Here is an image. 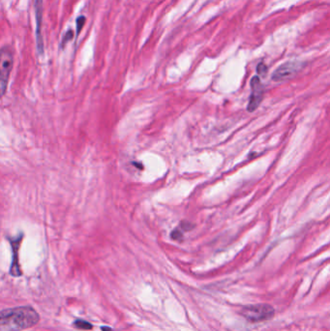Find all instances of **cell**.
Segmentation results:
<instances>
[{
  "mask_svg": "<svg viewBox=\"0 0 330 331\" xmlns=\"http://www.w3.org/2000/svg\"><path fill=\"white\" fill-rule=\"evenodd\" d=\"M39 320V314L32 307L4 309L0 313V331L25 330L34 326Z\"/></svg>",
  "mask_w": 330,
  "mask_h": 331,
  "instance_id": "obj_1",
  "label": "cell"
},
{
  "mask_svg": "<svg viewBox=\"0 0 330 331\" xmlns=\"http://www.w3.org/2000/svg\"><path fill=\"white\" fill-rule=\"evenodd\" d=\"M240 314L250 322H259L272 319L275 314V310L271 305L266 303L250 304L243 307Z\"/></svg>",
  "mask_w": 330,
  "mask_h": 331,
  "instance_id": "obj_2",
  "label": "cell"
},
{
  "mask_svg": "<svg viewBox=\"0 0 330 331\" xmlns=\"http://www.w3.org/2000/svg\"><path fill=\"white\" fill-rule=\"evenodd\" d=\"M0 86H1V93L2 96L5 95L7 86L9 83L10 75L12 72L13 64H14V55L12 49L8 46H4L1 49L0 52Z\"/></svg>",
  "mask_w": 330,
  "mask_h": 331,
  "instance_id": "obj_3",
  "label": "cell"
},
{
  "mask_svg": "<svg viewBox=\"0 0 330 331\" xmlns=\"http://www.w3.org/2000/svg\"><path fill=\"white\" fill-rule=\"evenodd\" d=\"M304 63L300 61H289L282 64L275 72L272 74V80L274 82H282L289 80L294 77L298 72L302 70L304 67Z\"/></svg>",
  "mask_w": 330,
  "mask_h": 331,
  "instance_id": "obj_4",
  "label": "cell"
},
{
  "mask_svg": "<svg viewBox=\"0 0 330 331\" xmlns=\"http://www.w3.org/2000/svg\"><path fill=\"white\" fill-rule=\"evenodd\" d=\"M251 87H252V94L250 96L249 104H248V110L254 111L257 110L263 97V87L260 83L259 78L256 76L251 81Z\"/></svg>",
  "mask_w": 330,
  "mask_h": 331,
  "instance_id": "obj_5",
  "label": "cell"
},
{
  "mask_svg": "<svg viewBox=\"0 0 330 331\" xmlns=\"http://www.w3.org/2000/svg\"><path fill=\"white\" fill-rule=\"evenodd\" d=\"M35 18H36V43L38 52L44 53V41L42 37V21H43V1L35 0Z\"/></svg>",
  "mask_w": 330,
  "mask_h": 331,
  "instance_id": "obj_6",
  "label": "cell"
},
{
  "mask_svg": "<svg viewBox=\"0 0 330 331\" xmlns=\"http://www.w3.org/2000/svg\"><path fill=\"white\" fill-rule=\"evenodd\" d=\"M23 236L21 235L19 238H15L14 240H11V245H12L13 249V261L12 266H11V270H10V273L13 276H21L22 275V271L20 269V264H19V258H18V253H19V247L21 244Z\"/></svg>",
  "mask_w": 330,
  "mask_h": 331,
  "instance_id": "obj_7",
  "label": "cell"
},
{
  "mask_svg": "<svg viewBox=\"0 0 330 331\" xmlns=\"http://www.w3.org/2000/svg\"><path fill=\"white\" fill-rule=\"evenodd\" d=\"M74 326L78 329H83V330H90L93 328V325L88 322V321H86L84 319H77L74 321Z\"/></svg>",
  "mask_w": 330,
  "mask_h": 331,
  "instance_id": "obj_8",
  "label": "cell"
},
{
  "mask_svg": "<svg viewBox=\"0 0 330 331\" xmlns=\"http://www.w3.org/2000/svg\"><path fill=\"white\" fill-rule=\"evenodd\" d=\"M86 17L85 16H80L78 19H77V36L81 33L83 27L86 25Z\"/></svg>",
  "mask_w": 330,
  "mask_h": 331,
  "instance_id": "obj_9",
  "label": "cell"
},
{
  "mask_svg": "<svg viewBox=\"0 0 330 331\" xmlns=\"http://www.w3.org/2000/svg\"><path fill=\"white\" fill-rule=\"evenodd\" d=\"M74 37V31L73 30H68L65 34H64V36H63V38H62V42H61V47H65V45L69 42V41H71L72 39H73Z\"/></svg>",
  "mask_w": 330,
  "mask_h": 331,
  "instance_id": "obj_10",
  "label": "cell"
},
{
  "mask_svg": "<svg viewBox=\"0 0 330 331\" xmlns=\"http://www.w3.org/2000/svg\"><path fill=\"white\" fill-rule=\"evenodd\" d=\"M257 72L260 76H266V74L268 72V67L263 63H259L257 65Z\"/></svg>",
  "mask_w": 330,
  "mask_h": 331,
  "instance_id": "obj_11",
  "label": "cell"
},
{
  "mask_svg": "<svg viewBox=\"0 0 330 331\" xmlns=\"http://www.w3.org/2000/svg\"><path fill=\"white\" fill-rule=\"evenodd\" d=\"M171 236L173 240H180L181 237H182V233H180L178 230H174V231L171 233Z\"/></svg>",
  "mask_w": 330,
  "mask_h": 331,
  "instance_id": "obj_12",
  "label": "cell"
},
{
  "mask_svg": "<svg viewBox=\"0 0 330 331\" xmlns=\"http://www.w3.org/2000/svg\"><path fill=\"white\" fill-rule=\"evenodd\" d=\"M101 330L102 331H113L110 327H109V326H102L101 327Z\"/></svg>",
  "mask_w": 330,
  "mask_h": 331,
  "instance_id": "obj_13",
  "label": "cell"
}]
</instances>
